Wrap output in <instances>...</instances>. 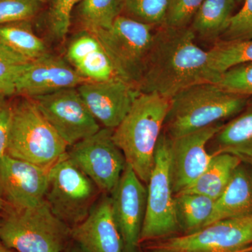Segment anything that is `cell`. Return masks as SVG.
<instances>
[{
    "label": "cell",
    "instance_id": "1",
    "mask_svg": "<svg viewBox=\"0 0 252 252\" xmlns=\"http://www.w3.org/2000/svg\"><path fill=\"white\" fill-rule=\"evenodd\" d=\"M195 38L190 28L158 27L137 86L140 92L171 99L190 86L215 84L220 75L212 69L208 51L197 46Z\"/></svg>",
    "mask_w": 252,
    "mask_h": 252
},
{
    "label": "cell",
    "instance_id": "2",
    "mask_svg": "<svg viewBox=\"0 0 252 252\" xmlns=\"http://www.w3.org/2000/svg\"><path fill=\"white\" fill-rule=\"evenodd\" d=\"M170 101L155 93H140L125 119L113 131V140L144 183H148L153 170L156 149Z\"/></svg>",
    "mask_w": 252,
    "mask_h": 252
},
{
    "label": "cell",
    "instance_id": "3",
    "mask_svg": "<svg viewBox=\"0 0 252 252\" xmlns=\"http://www.w3.org/2000/svg\"><path fill=\"white\" fill-rule=\"evenodd\" d=\"M248 98L213 83L190 86L172 97L163 132L169 138H176L218 124L243 112Z\"/></svg>",
    "mask_w": 252,
    "mask_h": 252
},
{
    "label": "cell",
    "instance_id": "4",
    "mask_svg": "<svg viewBox=\"0 0 252 252\" xmlns=\"http://www.w3.org/2000/svg\"><path fill=\"white\" fill-rule=\"evenodd\" d=\"M6 154L49 170L67 152V144L30 97L15 96Z\"/></svg>",
    "mask_w": 252,
    "mask_h": 252
},
{
    "label": "cell",
    "instance_id": "5",
    "mask_svg": "<svg viewBox=\"0 0 252 252\" xmlns=\"http://www.w3.org/2000/svg\"><path fill=\"white\" fill-rule=\"evenodd\" d=\"M72 228L53 213L46 200L34 207H9L0 216V240L16 252H64Z\"/></svg>",
    "mask_w": 252,
    "mask_h": 252
},
{
    "label": "cell",
    "instance_id": "6",
    "mask_svg": "<svg viewBox=\"0 0 252 252\" xmlns=\"http://www.w3.org/2000/svg\"><path fill=\"white\" fill-rule=\"evenodd\" d=\"M101 193L67 153L49 170L45 200L53 213L69 225L86 220Z\"/></svg>",
    "mask_w": 252,
    "mask_h": 252
},
{
    "label": "cell",
    "instance_id": "7",
    "mask_svg": "<svg viewBox=\"0 0 252 252\" xmlns=\"http://www.w3.org/2000/svg\"><path fill=\"white\" fill-rule=\"evenodd\" d=\"M153 28L122 14L109 29L92 32L103 46L119 77L137 88L153 42Z\"/></svg>",
    "mask_w": 252,
    "mask_h": 252
},
{
    "label": "cell",
    "instance_id": "8",
    "mask_svg": "<svg viewBox=\"0 0 252 252\" xmlns=\"http://www.w3.org/2000/svg\"><path fill=\"white\" fill-rule=\"evenodd\" d=\"M147 185L140 243L168 238L180 230L169 172L168 138L163 131L158 142L153 170Z\"/></svg>",
    "mask_w": 252,
    "mask_h": 252
},
{
    "label": "cell",
    "instance_id": "9",
    "mask_svg": "<svg viewBox=\"0 0 252 252\" xmlns=\"http://www.w3.org/2000/svg\"><path fill=\"white\" fill-rule=\"evenodd\" d=\"M151 252H251L252 215L214 222L201 229L167 238Z\"/></svg>",
    "mask_w": 252,
    "mask_h": 252
},
{
    "label": "cell",
    "instance_id": "10",
    "mask_svg": "<svg viewBox=\"0 0 252 252\" xmlns=\"http://www.w3.org/2000/svg\"><path fill=\"white\" fill-rule=\"evenodd\" d=\"M113 131L100 128L67 152L68 157L106 194L112 193L127 165L122 151L113 140Z\"/></svg>",
    "mask_w": 252,
    "mask_h": 252
},
{
    "label": "cell",
    "instance_id": "11",
    "mask_svg": "<svg viewBox=\"0 0 252 252\" xmlns=\"http://www.w3.org/2000/svg\"><path fill=\"white\" fill-rule=\"evenodd\" d=\"M50 125L68 147L95 134L100 129L77 88L63 89L32 98Z\"/></svg>",
    "mask_w": 252,
    "mask_h": 252
},
{
    "label": "cell",
    "instance_id": "12",
    "mask_svg": "<svg viewBox=\"0 0 252 252\" xmlns=\"http://www.w3.org/2000/svg\"><path fill=\"white\" fill-rule=\"evenodd\" d=\"M147 197V187L127 164L109 197L113 217L122 236L124 252H137L140 245Z\"/></svg>",
    "mask_w": 252,
    "mask_h": 252
},
{
    "label": "cell",
    "instance_id": "13",
    "mask_svg": "<svg viewBox=\"0 0 252 252\" xmlns=\"http://www.w3.org/2000/svg\"><path fill=\"white\" fill-rule=\"evenodd\" d=\"M222 124H214L187 135L168 138V163L174 195L193 184L208 166L213 156L207 146Z\"/></svg>",
    "mask_w": 252,
    "mask_h": 252
},
{
    "label": "cell",
    "instance_id": "14",
    "mask_svg": "<svg viewBox=\"0 0 252 252\" xmlns=\"http://www.w3.org/2000/svg\"><path fill=\"white\" fill-rule=\"evenodd\" d=\"M49 170L9 157L0 159V194L11 208L36 206L45 200Z\"/></svg>",
    "mask_w": 252,
    "mask_h": 252
},
{
    "label": "cell",
    "instance_id": "15",
    "mask_svg": "<svg viewBox=\"0 0 252 252\" xmlns=\"http://www.w3.org/2000/svg\"><path fill=\"white\" fill-rule=\"evenodd\" d=\"M77 89L94 119L113 130L125 119L140 94L135 86L121 79L91 81Z\"/></svg>",
    "mask_w": 252,
    "mask_h": 252
},
{
    "label": "cell",
    "instance_id": "16",
    "mask_svg": "<svg viewBox=\"0 0 252 252\" xmlns=\"http://www.w3.org/2000/svg\"><path fill=\"white\" fill-rule=\"evenodd\" d=\"M91 82L80 75L64 60L48 54L31 61L16 83L15 96L32 97Z\"/></svg>",
    "mask_w": 252,
    "mask_h": 252
},
{
    "label": "cell",
    "instance_id": "17",
    "mask_svg": "<svg viewBox=\"0 0 252 252\" xmlns=\"http://www.w3.org/2000/svg\"><path fill=\"white\" fill-rule=\"evenodd\" d=\"M71 238L83 252H124L109 197L99 200L86 220L72 227Z\"/></svg>",
    "mask_w": 252,
    "mask_h": 252
},
{
    "label": "cell",
    "instance_id": "18",
    "mask_svg": "<svg viewBox=\"0 0 252 252\" xmlns=\"http://www.w3.org/2000/svg\"><path fill=\"white\" fill-rule=\"evenodd\" d=\"M66 59L80 75L88 80L122 79L103 46L91 32L81 30L73 36L66 50Z\"/></svg>",
    "mask_w": 252,
    "mask_h": 252
},
{
    "label": "cell",
    "instance_id": "19",
    "mask_svg": "<svg viewBox=\"0 0 252 252\" xmlns=\"http://www.w3.org/2000/svg\"><path fill=\"white\" fill-rule=\"evenodd\" d=\"M252 215V170L240 164L223 193L215 201L211 217L205 226L218 220Z\"/></svg>",
    "mask_w": 252,
    "mask_h": 252
},
{
    "label": "cell",
    "instance_id": "20",
    "mask_svg": "<svg viewBox=\"0 0 252 252\" xmlns=\"http://www.w3.org/2000/svg\"><path fill=\"white\" fill-rule=\"evenodd\" d=\"M242 161L241 158L234 154L222 153L214 155L203 173L180 193L200 194L217 200L224 191L235 169Z\"/></svg>",
    "mask_w": 252,
    "mask_h": 252
},
{
    "label": "cell",
    "instance_id": "21",
    "mask_svg": "<svg viewBox=\"0 0 252 252\" xmlns=\"http://www.w3.org/2000/svg\"><path fill=\"white\" fill-rule=\"evenodd\" d=\"M212 156L228 153L243 158L252 150V105L220 130L209 142Z\"/></svg>",
    "mask_w": 252,
    "mask_h": 252
},
{
    "label": "cell",
    "instance_id": "22",
    "mask_svg": "<svg viewBox=\"0 0 252 252\" xmlns=\"http://www.w3.org/2000/svg\"><path fill=\"white\" fill-rule=\"evenodd\" d=\"M236 4L234 0H204L189 28L207 41H218L228 28Z\"/></svg>",
    "mask_w": 252,
    "mask_h": 252
},
{
    "label": "cell",
    "instance_id": "23",
    "mask_svg": "<svg viewBox=\"0 0 252 252\" xmlns=\"http://www.w3.org/2000/svg\"><path fill=\"white\" fill-rule=\"evenodd\" d=\"M33 21L0 25V43L30 61L49 54L45 42L33 30Z\"/></svg>",
    "mask_w": 252,
    "mask_h": 252
},
{
    "label": "cell",
    "instance_id": "24",
    "mask_svg": "<svg viewBox=\"0 0 252 252\" xmlns=\"http://www.w3.org/2000/svg\"><path fill=\"white\" fill-rule=\"evenodd\" d=\"M215 201L206 195L196 193L175 195L176 217L179 227L185 234L201 229L211 217Z\"/></svg>",
    "mask_w": 252,
    "mask_h": 252
},
{
    "label": "cell",
    "instance_id": "25",
    "mask_svg": "<svg viewBox=\"0 0 252 252\" xmlns=\"http://www.w3.org/2000/svg\"><path fill=\"white\" fill-rule=\"evenodd\" d=\"M74 11L81 30L94 32L112 27L123 14V5L122 0H81Z\"/></svg>",
    "mask_w": 252,
    "mask_h": 252
},
{
    "label": "cell",
    "instance_id": "26",
    "mask_svg": "<svg viewBox=\"0 0 252 252\" xmlns=\"http://www.w3.org/2000/svg\"><path fill=\"white\" fill-rule=\"evenodd\" d=\"M212 69L220 75L230 68L252 63V37L217 41L208 51Z\"/></svg>",
    "mask_w": 252,
    "mask_h": 252
},
{
    "label": "cell",
    "instance_id": "27",
    "mask_svg": "<svg viewBox=\"0 0 252 252\" xmlns=\"http://www.w3.org/2000/svg\"><path fill=\"white\" fill-rule=\"evenodd\" d=\"M31 62L0 43V96L15 97L16 81Z\"/></svg>",
    "mask_w": 252,
    "mask_h": 252
},
{
    "label": "cell",
    "instance_id": "28",
    "mask_svg": "<svg viewBox=\"0 0 252 252\" xmlns=\"http://www.w3.org/2000/svg\"><path fill=\"white\" fill-rule=\"evenodd\" d=\"M122 2L125 16L154 27L163 26L167 0H122Z\"/></svg>",
    "mask_w": 252,
    "mask_h": 252
},
{
    "label": "cell",
    "instance_id": "29",
    "mask_svg": "<svg viewBox=\"0 0 252 252\" xmlns=\"http://www.w3.org/2000/svg\"><path fill=\"white\" fill-rule=\"evenodd\" d=\"M81 0H54L46 15V25L51 36L62 41L70 28L72 14Z\"/></svg>",
    "mask_w": 252,
    "mask_h": 252
},
{
    "label": "cell",
    "instance_id": "30",
    "mask_svg": "<svg viewBox=\"0 0 252 252\" xmlns=\"http://www.w3.org/2000/svg\"><path fill=\"white\" fill-rule=\"evenodd\" d=\"M215 84L231 94L252 96V63L230 68L219 76Z\"/></svg>",
    "mask_w": 252,
    "mask_h": 252
},
{
    "label": "cell",
    "instance_id": "31",
    "mask_svg": "<svg viewBox=\"0 0 252 252\" xmlns=\"http://www.w3.org/2000/svg\"><path fill=\"white\" fill-rule=\"evenodd\" d=\"M44 5L39 0H0V25L33 21Z\"/></svg>",
    "mask_w": 252,
    "mask_h": 252
},
{
    "label": "cell",
    "instance_id": "32",
    "mask_svg": "<svg viewBox=\"0 0 252 252\" xmlns=\"http://www.w3.org/2000/svg\"><path fill=\"white\" fill-rule=\"evenodd\" d=\"M203 1L204 0H167L165 22L162 26L189 28Z\"/></svg>",
    "mask_w": 252,
    "mask_h": 252
},
{
    "label": "cell",
    "instance_id": "33",
    "mask_svg": "<svg viewBox=\"0 0 252 252\" xmlns=\"http://www.w3.org/2000/svg\"><path fill=\"white\" fill-rule=\"evenodd\" d=\"M252 37V0H244L243 7L230 18L228 28L220 39L233 40Z\"/></svg>",
    "mask_w": 252,
    "mask_h": 252
},
{
    "label": "cell",
    "instance_id": "34",
    "mask_svg": "<svg viewBox=\"0 0 252 252\" xmlns=\"http://www.w3.org/2000/svg\"><path fill=\"white\" fill-rule=\"evenodd\" d=\"M11 119V100L0 96V159L6 154Z\"/></svg>",
    "mask_w": 252,
    "mask_h": 252
},
{
    "label": "cell",
    "instance_id": "35",
    "mask_svg": "<svg viewBox=\"0 0 252 252\" xmlns=\"http://www.w3.org/2000/svg\"><path fill=\"white\" fill-rule=\"evenodd\" d=\"M9 207V205L5 203L4 200L1 198V194H0V212H4L6 211Z\"/></svg>",
    "mask_w": 252,
    "mask_h": 252
},
{
    "label": "cell",
    "instance_id": "36",
    "mask_svg": "<svg viewBox=\"0 0 252 252\" xmlns=\"http://www.w3.org/2000/svg\"><path fill=\"white\" fill-rule=\"evenodd\" d=\"M64 252H83V251L77 245H75L74 246L68 247L67 250Z\"/></svg>",
    "mask_w": 252,
    "mask_h": 252
},
{
    "label": "cell",
    "instance_id": "37",
    "mask_svg": "<svg viewBox=\"0 0 252 252\" xmlns=\"http://www.w3.org/2000/svg\"><path fill=\"white\" fill-rule=\"evenodd\" d=\"M0 252H16L14 250H11L9 248H8L6 245H5L0 240Z\"/></svg>",
    "mask_w": 252,
    "mask_h": 252
},
{
    "label": "cell",
    "instance_id": "38",
    "mask_svg": "<svg viewBox=\"0 0 252 252\" xmlns=\"http://www.w3.org/2000/svg\"><path fill=\"white\" fill-rule=\"evenodd\" d=\"M243 159L248 160L249 163L251 165L252 170V150L251 152H249L248 154H247L246 155L244 156V157L242 158V160H243Z\"/></svg>",
    "mask_w": 252,
    "mask_h": 252
},
{
    "label": "cell",
    "instance_id": "39",
    "mask_svg": "<svg viewBox=\"0 0 252 252\" xmlns=\"http://www.w3.org/2000/svg\"><path fill=\"white\" fill-rule=\"evenodd\" d=\"M43 4H51L54 0H39Z\"/></svg>",
    "mask_w": 252,
    "mask_h": 252
},
{
    "label": "cell",
    "instance_id": "40",
    "mask_svg": "<svg viewBox=\"0 0 252 252\" xmlns=\"http://www.w3.org/2000/svg\"><path fill=\"white\" fill-rule=\"evenodd\" d=\"M234 1H235V3H237V2H241V1H244V0H234Z\"/></svg>",
    "mask_w": 252,
    "mask_h": 252
},
{
    "label": "cell",
    "instance_id": "41",
    "mask_svg": "<svg viewBox=\"0 0 252 252\" xmlns=\"http://www.w3.org/2000/svg\"></svg>",
    "mask_w": 252,
    "mask_h": 252
}]
</instances>
